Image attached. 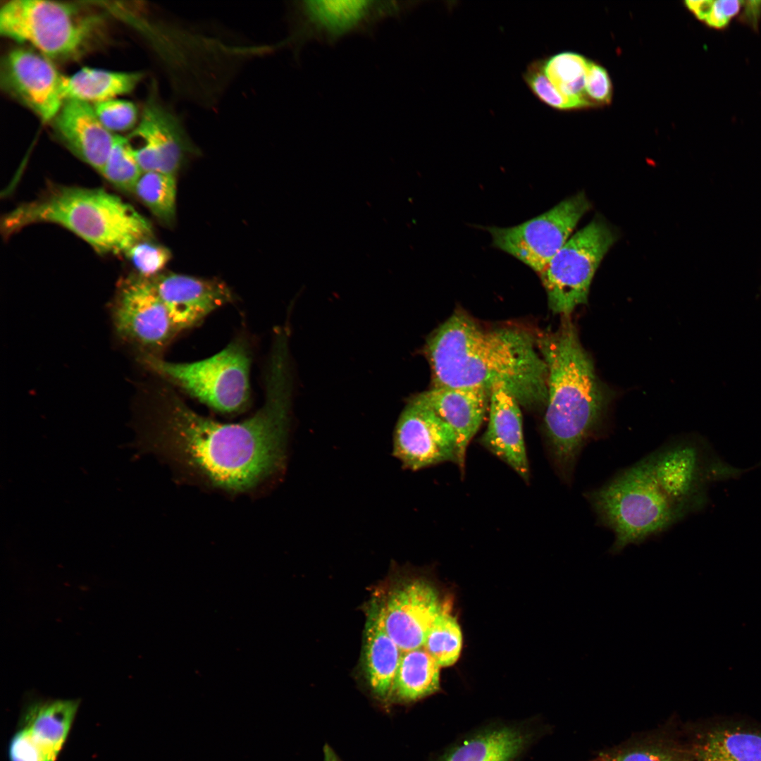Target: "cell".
Segmentation results:
<instances>
[{
    "label": "cell",
    "instance_id": "6da1fadb",
    "mask_svg": "<svg viewBox=\"0 0 761 761\" xmlns=\"http://www.w3.org/2000/svg\"><path fill=\"white\" fill-rule=\"evenodd\" d=\"M286 357L271 356L266 400L252 417L221 423L202 416L175 394L161 411L159 443L182 468L228 490L254 488L283 466L289 419Z\"/></svg>",
    "mask_w": 761,
    "mask_h": 761
},
{
    "label": "cell",
    "instance_id": "7a4b0ae2",
    "mask_svg": "<svg viewBox=\"0 0 761 761\" xmlns=\"http://www.w3.org/2000/svg\"><path fill=\"white\" fill-rule=\"evenodd\" d=\"M433 387L504 385L520 405H546L547 369L536 338L512 327L486 329L456 312L426 345Z\"/></svg>",
    "mask_w": 761,
    "mask_h": 761
},
{
    "label": "cell",
    "instance_id": "3957f363",
    "mask_svg": "<svg viewBox=\"0 0 761 761\" xmlns=\"http://www.w3.org/2000/svg\"><path fill=\"white\" fill-rule=\"evenodd\" d=\"M536 341L547 369L546 446L556 473L570 485L583 448L601 435L610 394L569 316Z\"/></svg>",
    "mask_w": 761,
    "mask_h": 761
},
{
    "label": "cell",
    "instance_id": "277c9868",
    "mask_svg": "<svg viewBox=\"0 0 761 761\" xmlns=\"http://www.w3.org/2000/svg\"><path fill=\"white\" fill-rule=\"evenodd\" d=\"M38 223L61 225L102 254H125L152 236L151 224L132 206L101 188L51 187L7 214L1 230L7 237Z\"/></svg>",
    "mask_w": 761,
    "mask_h": 761
},
{
    "label": "cell",
    "instance_id": "5b68a950",
    "mask_svg": "<svg viewBox=\"0 0 761 761\" xmlns=\"http://www.w3.org/2000/svg\"><path fill=\"white\" fill-rule=\"evenodd\" d=\"M598 524L610 530L616 555L639 545L686 518L638 461L601 486L586 492Z\"/></svg>",
    "mask_w": 761,
    "mask_h": 761
},
{
    "label": "cell",
    "instance_id": "8992f818",
    "mask_svg": "<svg viewBox=\"0 0 761 761\" xmlns=\"http://www.w3.org/2000/svg\"><path fill=\"white\" fill-rule=\"evenodd\" d=\"M641 460L669 500L686 517L707 506L712 485L737 479L750 470L729 464L698 435L672 440Z\"/></svg>",
    "mask_w": 761,
    "mask_h": 761
},
{
    "label": "cell",
    "instance_id": "52a82bcc",
    "mask_svg": "<svg viewBox=\"0 0 761 761\" xmlns=\"http://www.w3.org/2000/svg\"><path fill=\"white\" fill-rule=\"evenodd\" d=\"M142 361L188 394L221 412L242 410L249 398L250 359L235 340L214 356L192 363H172L151 354Z\"/></svg>",
    "mask_w": 761,
    "mask_h": 761
},
{
    "label": "cell",
    "instance_id": "ba28073f",
    "mask_svg": "<svg viewBox=\"0 0 761 761\" xmlns=\"http://www.w3.org/2000/svg\"><path fill=\"white\" fill-rule=\"evenodd\" d=\"M89 22L76 7L48 0H11L0 9L1 35L27 44L47 58L73 56L84 47Z\"/></svg>",
    "mask_w": 761,
    "mask_h": 761
},
{
    "label": "cell",
    "instance_id": "9c48e42d",
    "mask_svg": "<svg viewBox=\"0 0 761 761\" xmlns=\"http://www.w3.org/2000/svg\"><path fill=\"white\" fill-rule=\"evenodd\" d=\"M617 238L605 221L595 218L568 240L540 273L552 311L569 316L587 302L595 273Z\"/></svg>",
    "mask_w": 761,
    "mask_h": 761
},
{
    "label": "cell",
    "instance_id": "30bf717a",
    "mask_svg": "<svg viewBox=\"0 0 761 761\" xmlns=\"http://www.w3.org/2000/svg\"><path fill=\"white\" fill-rule=\"evenodd\" d=\"M413 1L379 0H302L294 2L292 39L299 48L316 42L333 46L355 35H371L390 19L400 18Z\"/></svg>",
    "mask_w": 761,
    "mask_h": 761
},
{
    "label": "cell",
    "instance_id": "8fae6325",
    "mask_svg": "<svg viewBox=\"0 0 761 761\" xmlns=\"http://www.w3.org/2000/svg\"><path fill=\"white\" fill-rule=\"evenodd\" d=\"M590 204L584 192L568 197L549 211L521 224L489 227L493 245L539 274L569 239Z\"/></svg>",
    "mask_w": 761,
    "mask_h": 761
},
{
    "label": "cell",
    "instance_id": "7c38bea8",
    "mask_svg": "<svg viewBox=\"0 0 761 761\" xmlns=\"http://www.w3.org/2000/svg\"><path fill=\"white\" fill-rule=\"evenodd\" d=\"M400 581L370 605L386 632L403 652L423 646L444 605L435 589L424 580Z\"/></svg>",
    "mask_w": 761,
    "mask_h": 761
},
{
    "label": "cell",
    "instance_id": "4fadbf2b",
    "mask_svg": "<svg viewBox=\"0 0 761 761\" xmlns=\"http://www.w3.org/2000/svg\"><path fill=\"white\" fill-rule=\"evenodd\" d=\"M545 732L536 717L491 720L460 735L432 761H524Z\"/></svg>",
    "mask_w": 761,
    "mask_h": 761
},
{
    "label": "cell",
    "instance_id": "5bb4252c",
    "mask_svg": "<svg viewBox=\"0 0 761 761\" xmlns=\"http://www.w3.org/2000/svg\"><path fill=\"white\" fill-rule=\"evenodd\" d=\"M66 77L47 57L28 49H12L1 61L2 88L44 123L51 122L66 101Z\"/></svg>",
    "mask_w": 761,
    "mask_h": 761
},
{
    "label": "cell",
    "instance_id": "9a60e30c",
    "mask_svg": "<svg viewBox=\"0 0 761 761\" xmlns=\"http://www.w3.org/2000/svg\"><path fill=\"white\" fill-rule=\"evenodd\" d=\"M113 321L120 338L146 350L163 348L178 333L150 279L139 275L120 286Z\"/></svg>",
    "mask_w": 761,
    "mask_h": 761
},
{
    "label": "cell",
    "instance_id": "2e32d148",
    "mask_svg": "<svg viewBox=\"0 0 761 761\" xmlns=\"http://www.w3.org/2000/svg\"><path fill=\"white\" fill-rule=\"evenodd\" d=\"M393 454L412 471L446 462L457 464V438L452 429L416 396L396 424Z\"/></svg>",
    "mask_w": 761,
    "mask_h": 761
},
{
    "label": "cell",
    "instance_id": "e0dca14e",
    "mask_svg": "<svg viewBox=\"0 0 761 761\" xmlns=\"http://www.w3.org/2000/svg\"><path fill=\"white\" fill-rule=\"evenodd\" d=\"M128 138L142 173L159 171L176 175L192 144L180 120L151 95L140 120Z\"/></svg>",
    "mask_w": 761,
    "mask_h": 761
},
{
    "label": "cell",
    "instance_id": "ac0fdd59",
    "mask_svg": "<svg viewBox=\"0 0 761 761\" xmlns=\"http://www.w3.org/2000/svg\"><path fill=\"white\" fill-rule=\"evenodd\" d=\"M178 332L197 325L232 299L222 282L175 273L149 278Z\"/></svg>",
    "mask_w": 761,
    "mask_h": 761
},
{
    "label": "cell",
    "instance_id": "d6986e66",
    "mask_svg": "<svg viewBox=\"0 0 761 761\" xmlns=\"http://www.w3.org/2000/svg\"><path fill=\"white\" fill-rule=\"evenodd\" d=\"M51 123L55 135L62 144L101 173L116 135L101 124L92 104L67 99Z\"/></svg>",
    "mask_w": 761,
    "mask_h": 761
},
{
    "label": "cell",
    "instance_id": "ffe728a7",
    "mask_svg": "<svg viewBox=\"0 0 761 761\" xmlns=\"http://www.w3.org/2000/svg\"><path fill=\"white\" fill-rule=\"evenodd\" d=\"M519 406L504 385H494L490 390L489 421L481 443L528 482L530 469Z\"/></svg>",
    "mask_w": 761,
    "mask_h": 761
},
{
    "label": "cell",
    "instance_id": "44dd1931",
    "mask_svg": "<svg viewBox=\"0 0 761 761\" xmlns=\"http://www.w3.org/2000/svg\"><path fill=\"white\" fill-rule=\"evenodd\" d=\"M417 396L454 431L457 464L464 474L467 447L483 421L490 392L482 388L433 387Z\"/></svg>",
    "mask_w": 761,
    "mask_h": 761
},
{
    "label": "cell",
    "instance_id": "7402d4cb",
    "mask_svg": "<svg viewBox=\"0 0 761 761\" xmlns=\"http://www.w3.org/2000/svg\"><path fill=\"white\" fill-rule=\"evenodd\" d=\"M688 750L691 761H761V725L716 722L698 732Z\"/></svg>",
    "mask_w": 761,
    "mask_h": 761
},
{
    "label": "cell",
    "instance_id": "603a6c76",
    "mask_svg": "<svg viewBox=\"0 0 761 761\" xmlns=\"http://www.w3.org/2000/svg\"><path fill=\"white\" fill-rule=\"evenodd\" d=\"M364 630L363 667L368 684L380 700L389 699L402 651L370 605Z\"/></svg>",
    "mask_w": 761,
    "mask_h": 761
},
{
    "label": "cell",
    "instance_id": "cb8c5ba5",
    "mask_svg": "<svg viewBox=\"0 0 761 761\" xmlns=\"http://www.w3.org/2000/svg\"><path fill=\"white\" fill-rule=\"evenodd\" d=\"M78 706V700H39L24 710L20 726L29 731L51 761H56L61 750Z\"/></svg>",
    "mask_w": 761,
    "mask_h": 761
},
{
    "label": "cell",
    "instance_id": "d4e9b609",
    "mask_svg": "<svg viewBox=\"0 0 761 761\" xmlns=\"http://www.w3.org/2000/svg\"><path fill=\"white\" fill-rule=\"evenodd\" d=\"M440 667L423 647L403 651L389 699L412 703L438 692Z\"/></svg>",
    "mask_w": 761,
    "mask_h": 761
},
{
    "label": "cell",
    "instance_id": "484cf974",
    "mask_svg": "<svg viewBox=\"0 0 761 761\" xmlns=\"http://www.w3.org/2000/svg\"><path fill=\"white\" fill-rule=\"evenodd\" d=\"M142 78L141 73L83 68L66 77V100L74 99L93 105L116 99L131 92Z\"/></svg>",
    "mask_w": 761,
    "mask_h": 761
},
{
    "label": "cell",
    "instance_id": "4316f807",
    "mask_svg": "<svg viewBox=\"0 0 761 761\" xmlns=\"http://www.w3.org/2000/svg\"><path fill=\"white\" fill-rule=\"evenodd\" d=\"M161 222L171 224L176 211L175 176L159 171L142 173L133 192Z\"/></svg>",
    "mask_w": 761,
    "mask_h": 761
},
{
    "label": "cell",
    "instance_id": "83f0119b",
    "mask_svg": "<svg viewBox=\"0 0 761 761\" xmlns=\"http://www.w3.org/2000/svg\"><path fill=\"white\" fill-rule=\"evenodd\" d=\"M542 63L545 75L562 94L588 100L585 81L589 61L585 57L575 52L562 51L542 59Z\"/></svg>",
    "mask_w": 761,
    "mask_h": 761
},
{
    "label": "cell",
    "instance_id": "f1b7e54d",
    "mask_svg": "<svg viewBox=\"0 0 761 761\" xmlns=\"http://www.w3.org/2000/svg\"><path fill=\"white\" fill-rule=\"evenodd\" d=\"M462 632L456 619L444 605L426 638L423 648L440 667L453 664L462 649Z\"/></svg>",
    "mask_w": 761,
    "mask_h": 761
},
{
    "label": "cell",
    "instance_id": "f546056e",
    "mask_svg": "<svg viewBox=\"0 0 761 761\" xmlns=\"http://www.w3.org/2000/svg\"><path fill=\"white\" fill-rule=\"evenodd\" d=\"M100 174L118 189L133 192L142 171L127 137L116 135L113 147Z\"/></svg>",
    "mask_w": 761,
    "mask_h": 761
},
{
    "label": "cell",
    "instance_id": "4dcf8cb0",
    "mask_svg": "<svg viewBox=\"0 0 761 761\" xmlns=\"http://www.w3.org/2000/svg\"><path fill=\"white\" fill-rule=\"evenodd\" d=\"M523 79L538 100L553 109L566 111L595 105L586 99L568 97L558 91L545 75L542 59L534 60L528 65Z\"/></svg>",
    "mask_w": 761,
    "mask_h": 761
},
{
    "label": "cell",
    "instance_id": "1f68e13d",
    "mask_svg": "<svg viewBox=\"0 0 761 761\" xmlns=\"http://www.w3.org/2000/svg\"><path fill=\"white\" fill-rule=\"evenodd\" d=\"M590 761H691V755L688 748L655 743L603 752Z\"/></svg>",
    "mask_w": 761,
    "mask_h": 761
},
{
    "label": "cell",
    "instance_id": "d6a6232c",
    "mask_svg": "<svg viewBox=\"0 0 761 761\" xmlns=\"http://www.w3.org/2000/svg\"><path fill=\"white\" fill-rule=\"evenodd\" d=\"M125 255L139 276L144 278H151L161 273L171 257L168 248L150 241V239L137 242Z\"/></svg>",
    "mask_w": 761,
    "mask_h": 761
},
{
    "label": "cell",
    "instance_id": "836d02e7",
    "mask_svg": "<svg viewBox=\"0 0 761 761\" xmlns=\"http://www.w3.org/2000/svg\"><path fill=\"white\" fill-rule=\"evenodd\" d=\"M92 106L101 124L113 134L134 129L137 125L138 111L130 101L116 98Z\"/></svg>",
    "mask_w": 761,
    "mask_h": 761
},
{
    "label": "cell",
    "instance_id": "e575fe53",
    "mask_svg": "<svg viewBox=\"0 0 761 761\" xmlns=\"http://www.w3.org/2000/svg\"><path fill=\"white\" fill-rule=\"evenodd\" d=\"M586 97L593 104H609L612 96V83L606 69L589 61L585 81Z\"/></svg>",
    "mask_w": 761,
    "mask_h": 761
},
{
    "label": "cell",
    "instance_id": "d590c367",
    "mask_svg": "<svg viewBox=\"0 0 761 761\" xmlns=\"http://www.w3.org/2000/svg\"><path fill=\"white\" fill-rule=\"evenodd\" d=\"M10 761H51L34 742L29 731L20 726L8 745Z\"/></svg>",
    "mask_w": 761,
    "mask_h": 761
},
{
    "label": "cell",
    "instance_id": "8d00e7d4",
    "mask_svg": "<svg viewBox=\"0 0 761 761\" xmlns=\"http://www.w3.org/2000/svg\"><path fill=\"white\" fill-rule=\"evenodd\" d=\"M741 6L742 1H714L712 11L705 23L712 28H725L731 19L738 13Z\"/></svg>",
    "mask_w": 761,
    "mask_h": 761
},
{
    "label": "cell",
    "instance_id": "74e56055",
    "mask_svg": "<svg viewBox=\"0 0 761 761\" xmlns=\"http://www.w3.org/2000/svg\"><path fill=\"white\" fill-rule=\"evenodd\" d=\"M742 20L757 28L761 17V1H742Z\"/></svg>",
    "mask_w": 761,
    "mask_h": 761
},
{
    "label": "cell",
    "instance_id": "f35d334b",
    "mask_svg": "<svg viewBox=\"0 0 761 761\" xmlns=\"http://www.w3.org/2000/svg\"><path fill=\"white\" fill-rule=\"evenodd\" d=\"M714 2L713 0H688L684 4L698 19L705 22L712 11Z\"/></svg>",
    "mask_w": 761,
    "mask_h": 761
},
{
    "label": "cell",
    "instance_id": "ab89813d",
    "mask_svg": "<svg viewBox=\"0 0 761 761\" xmlns=\"http://www.w3.org/2000/svg\"><path fill=\"white\" fill-rule=\"evenodd\" d=\"M323 761H341L333 750L328 745L323 748Z\"/></svg>",
    "mask_w": 761,
    "mask_h": 761
}]
</instances>
